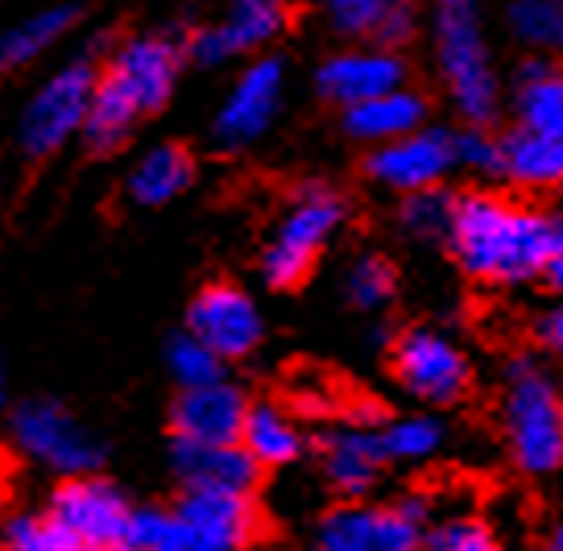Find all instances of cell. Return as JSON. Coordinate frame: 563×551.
I'll use <instances>...</instances> for the list:
<instances>
[{
  "label": "cell",
  "mask_w": 563,
  "mask_h": 551,
  "mask_svg": "<svg viewBox=\"0 0 563 551\" xmlns=\"http://www.w3.org/2000/svg\"><path fill=\"white\" fill-rule=\"evenodd\" d=\"M539 340H543L551 353L563 356V302L560 307H551L543 320H539Z\"/></svg>",
  "instance_id": "74e56055"
},
{
  "label": "cell",
  "mask_w": 563,
  "mask_h": 551,
  "mask_svg": "<svg viewBox=\"0 0 563 551\" xmlns=\"http://www.w3.org/2000/svg\"><path fill=\"white\" fill-rule=\"evenodd\" d=\"M518 112H522V129L563 142V71H555L547 58H534L522 67Z\"/></svg>",
  "instance_id": "44dd1931"
},
{
  "label": "cell",
  "mask_w": 563,
  "mask_h": 551,
  "mask_svg": "<svg viewBox=\"0 0 563 551\" xmlns=\"http://www.w3.org/2000/svg\"><path fill=\"white\" fill-rule=\"evenodd\" d=\"M422 121H427V100H422L419 91H394V96H382V100H369V104H356L344 112V129H349L356 142H377L382 145H394L410 137V133H419Z\"/></svg>",
  "instance_id": "d6986e66"
},
{
  "label": "cell",
  "mask_w": 563,
  "mask_h": 551,
  "mask_svg": "<svg viewBox=\"0 0 563 551\" xmlns=\"http://www.w3.org/2000/svg\"><path fill=\"white\" fill-rule=\"evenodd\" d=\"M419 551H497L493 548L489 531L473 522V518H452L435 527L431 535H422V548Z\"/></svg>",
  "instance_id": "836d02e7"
},
{
  "label": "cell",
  "mask_w": 563,
  "mask_h": 551,
  "mask_svg": "<svg viewBox=\"0 0 563 551\" xmlns=\"http://www.w3.org/2000/svg\"><path fill=\"white\" fill-rule=\"evenodd\" d=\"M286 25H290L286 4H274V0H241V4H232L229 18L220 21L216 30L224 37L229 54H241V51H262L265 42H274Z\"/></svg>",
  "instance_id": "484cf974"
},
{
  "label": "cell",
  "mask_w": 563,
  "mask_h": 551,
  "mask_svg": "<svg viewBox=\"0 0 563 551\" xmlns=\"http://www.w3.org/2000/svg\"><path fill=\"white\" fill-rule=\"evenodd\" d=\"M249 419L245 394L229 386V382H211L199 390L178 394L175 410H170V427H175V444H199V448H232L241 444Z\"/></svg>",
  "instance_id": "4fadbf2b"
},
{
  "label": "cell",
  "mask_w": 563,
  "mask_h": 551,
  "mask_svg": "<svg viewBox=\"0 0 563 551\" xmlns=\"http://www.w3.org/2000/svg\"><path fill=\"white\" fill-rule=\"evenodd\" d=\"M344 220V203L332 187L323 183H302L295 191L290 212L282 216V224L274 229V241L262 253V274L274 290H290L302 286L307 274L316 269V257L323 250V241L335 232V224Z\"/></svg>",
  "instance_id": "277c9868"
},
{
  "label": "cell",
  "mask_w": 563,
  "mask_h": 551,
  "mask_svg": "<svg viewBox=\"0 0 563 551\" xmlns=\"http://www.w3.org/2000/svg\"><path fill=\"white\" fill-rule=\"evenodd\" d=\"M435 54L443 84L473 129H485L497 117V79L485 51V30L473 4L448 0L435 13Z\"/></svg>",
  "instance_id": "7a4b0ae2"
},
{
  "label": "cell",
  "mask_w": 563,
  "mask_h": 551,
  "mask_svg": "<svg viewBox=\"0 0 563 551\" xmlns=\"http://www.w3.org/2000/svg\"><path fill=\"white\" fill-rule=\"evenodd\" d=\"M100 88V67L96 58H75L63 71H54L37 96L21 112L18 142L30 158H51L58 145L67 142L70 133H84L88 108Z\"/></svg>",
  "instance_id": "5b68a950"
},
{
  "label": "cell",
  "mask_w": 563,
  "mask_h": 551,
  "mask_svg": "<svg viewBox=\"0 0 563 551\" xmlns=\"http://www.w3.org/2000/svg\"><path fill=\"white\" fill-rule=\"evenodd\" d=\"M241 448H245L249 456L265 469H274V464H290L295 456L302 452V436L295 419L278 407H249V419H245V436H241Z\"/></svg>",
  "instance_id": "cb8c5ba5"
},
{
  "label": "cell",
  "mask_w": 563,
  "mask_h": 551,
  "mask_svg": "<svg viewBox=\"0 0 563 551\" xmlns=\"http://www.w3.org/2000/svg\"><path fill=\"white\" fill-rule=\"evenodd\" d=\"M175 469L191 494H241V498H249L257 489V477H262V464L253 461L241 444H175Z\"/></svg>",
  "instance_id": "e0dca14e"
},
{
  "label": "cell",
  "mask_w": 563,
  "mask_h": 551,
  "mask_svg": "<svg viewBox=\"0 0 563 551\" xmlns=\"http://www.w3.org/2000/svg\"><path fill=\"white\" fill-rule=\"evenodd\" d=\"M456 162L473 166L481 175H501V142H493L485 129L456 133Z\"/></svg>",
  "instance_id": "e575fe53"
},
{
  "label": "cell",
  "mask_w": 563,
  "mask_h": 551,
  "mask_svg": "<svg viewBox=\"0 0 563 551\" xmlns=\"http://www.w3.org/2000/svg\"><path fill=\"white\" fill-rule=\"evenodd\" d=\"M547 283H551L563 295V253L555 257V262H551V266H547Z\"/></svg>",
  "instance_id": "f35d334b"
},
{
  "label": "cell",
  "mask_w": 563,
  "mask_h": 551,
  "mask_svg": "<svg viewBox=\"0 0 563 551\" xmlns=\"http://www.w3.org/2000/svg\"><path fill=\"white\" fill-rule=\"evenodd\" d=\"M137 121V108L129 104L121 91L104 79V71H100V88H96V100H91L88 121H84V142H88L91 154H117L129 142V133H133Z\"/></svg>",
  "instance_id": "d4e9b609"
},
{
  "label": "cell",
  "mask_w": 563,
  "mask_h": 551,
  "mask_svg": "<svg viewBox=\"0 0 563 551\" xmlns=\"http://www.w3.org/2000/svg\"><path fill=\"white\" fill-rule=\"evenodd\" d=\"M419 30V21L415 13L406 9V4H389V18L382 25V34H377V51H394V46H406L410 37Z\"/></svg>",
  "instance_id": "8d00e7d4"
},
{
  "label": "cell",
  "mask_w": 563,
  "mask_h": 551,
  "mask_svg": "<svg viewBox=\"0 0 563 551\" xmlns=\"http://www.w3.org/2000/svg\"><path fill=\"white\" fill-rule=\"evenodd\" d=\"M386 18L389 4H382V0H335V4H328V21H332L335 34L344 37H369V42H377Z\"/></svg>",
  "instance_id": "d6a6232c"
},
{
  "label": "cell",
  "mask_w": 563,
  "mask_h": 551,
  "mask_svg": "<svg viewBox=\"0 0 563 551\" xmlns=\"http://www.w3.org/2000/svg\"><path fill=\"white\" fill-rule=\"evenodd\" d=\"M187 332L220 361H236L257 349L262 316H257V302L249 299L241 286L211 283L195 295L191 311H187Z\"/></svg>",
  "instance_id": "8fae6325"
},
{
  "label": "cell",
  "mask_w": 563,
  "mask_h": 551,
  "mask_svg": "<svg viewBox=\"0 0 563 551\" xmlns=\"http://www.w3.org/2000/svg\"><path fill=\"white\" fill-rule=\"evenodd\" d=\"M394 377L422 403H456L468 390V356L431 328H410L394 340Z\"/></svg>",
  "instance_id": "9c48e42d"
},
{
  "label": "cell",
  "mask_w": 563,
  "mask_h": 551,
  "mask_svg": "<svg viewBox=\"0 0 563 551\" xmlns=\"http://www.w3.org/2000/svg\"><path fill=\"white\" fill-rule=\"evenodd\" d=\"M13 436L30 456L51 464L54 473H67V481L91 477L104 464V448L96 444V436L51 398H30L25 407H18Z\"/></svg>",
  "instance_id": "52a82bcc"
},
{
  "label": "cell",
  "mask_w": 563,
  "mask_h": 551,
  "mask_svg": "<svg viewBox=\"0 0 563 551\" xmlns=\"http://www.w3.org/2000/svg\"><path fill=\"white\" fill-rule=\"evenodd\" d=\"M382 464L386 456L377 444V431L349 427V431H335L323 440V477L344 498H365V489L377 485Z\"/></svg>",
  "instance_id": "ac0fdd59"
},
{
  "label": "cell",
  "mask_w": 563,
  "mask_h": 551,
  "mask_svg": "<svg viewBox=\"0 0 563 551\" xmlns=\"http://www.w3.org/2000/svg\"><path fill=\"white\" fill-rule=\"evenodd\" d=\"M0 407H4V370H0Z\"/></svg>",
  "instance_id": "60d3db41"
},
{
  "label": "cell",
  "mask_w": 563,
  "mask_h": 551,
  "mask_svg": "<svg viewBox=\"0 0 563 551\" xmlns=\"http://www.w3.org/2000/svg\"><path fill=\"white\" fill-rule=\"evenodd\" d=\"M394 266L386 257H361L352 262L349 278H344V290H349L352 307H365V311H377L394 299Z\"/></svg>",
  "instance_id": "1f68e13d"
},
{
  "label": "cell",
  "mask_w": 563,
  "mask_h": 551,
  "mask_svg": "<svg viewBox=\"0 0 563 551\" xmlns=\"http://www.w3.org/2000/svg\"><path fill=\"white\" fill-rule=\"evenodd\" d=\"M178 522L203 539L216 551H249V543L262 535V510L253 498L241 494H183L178 502Z\"/></svg>",
  "instance_id": "2e32d148"
},
{
  "label": "cell",
  "mask_w": 563,
  "mask_h": 551,
  "mask_svg": "<svg viewBox=\"0 0 563 551\" xmlns=\"http://www.w3.org/2000/svg\"><path fill=\"white\" fill-rule=\"evenodd\" d=\"M452 162H456V133H448V129H419V133H410L402 142L373 150L365 170L382 187H389V191L419 196V191H435V183L452 170Z\"/></svg>",
  "instance_id": "7c38bea8"
},
{
  "label": "cell",
  "mask_w": 563,
  "mask_h": 551,
  "mask_svg": "<svg viewBox=\"0 0 563 551\" xmlns=\"http://www.w3.org/2000/svg\"><path fill=\"white\" fill-rule=\"evenodd\" d=\"M166 361H170V374L183 382V390H199V386L220 382V356L211 353V349H203L191 332H183V337L170 340Z\"/></svg>",
  "instance_id": "4dcf8cb0"
},
{
  "label": "cell",
  "mask_w": 563,
  "mask_h": 551,
  "mask_svg": "<svg viewBox=\"0 0 563 551\" xmlns=\"http://www.w3.org/2000/svg\"><path fill=\"white\" fill-rule=\"evenodd\" d=\"M452 216H456V199L443 196L440 187H435V191L406 196L398 220H402V229L410 232V236L431 241V236H448V229H452Z\"/></svg>",
  "instance_id": "f546056e"
},
{
  "label": "cell",
  "mask_w": 563,
  "mask_h": 551,
  "mask_svg": "<svg viewBox=\"0 0 563 551\" xmlns=\"http://www.w3.org/2000/svg\"><path fill=\"white\" fill-rule=\"evenodd\" d=\"M506 436L527 473H555L563 464V394L522 356L510 365L506 386Z\"/></svg>",
  "instance_id": "3957f363"
},
{
  "label": "cell",
  "mask_w": 563,
  "mask_h": 551,
  "mask_svg": "<svg viewBox=\"0 0 563 551\" xmlns=\"http://www.w3.org/2000/svg\"><path fill=\"white\" fill-rule=\"evenodd\" d=\"M282 75H286L282 58H269V54L257 58L253 67H245V75L236 79V88L229 91V100H224L220 117H216V137H220V145L241 150L253 137H262L265 125L278 112Z\"/></svg>",
  "instance_id": "9a60e30c"
},
{
  "label": "cell",
  "mask_w": 563,
  "mask_h": 551,
  "mask_svg": "<svg viewBox=\"0 0 563 551\" xmlns=\"http://www.w3.org/2000/svg\"><path fill=\"white\" fill-rule=\"evenodd\" d=\"M51 518L70 535H79L84 543L100 551L121 548L133 506L121 489L104 477H70L51 494Z\"/></svg>",
  "instance_id": "30bf717a"
},
{
  "label": "cell",
  "mask_w": 563,
  "mask_h": 551,
  "mask_svg": "<svg viewBox=\"0 0 563 551\" xmlns=\"http://www.w3.org/2000/svg\"><path fill=\"white\" fill-rule=\"evenodd\" d=\"M547 551H563V518L555 522V531H551V539H547Z\"/></svg>",
  "instance_id": "ab89813d"
},
{
  "label": "cell",
  "mask_w": 563,
  "mask_h": 551,
  "mask_svg": "<svg viewBox=\"0 0 563 551\" xmlns=\"http://www.w3.org/2000/svg\"><path fill=\"white\" fill-rule=\"evenodd\" d=\"M195 178V158L183 150V145H158L150 150L145 158L133 166L129 175V196L141 208H158V203H170L175 196H183Z\"/></svg>",
  "instance_id": "ffe728a7"
},
{
  "label": "cell",
  "mask_w": 563,
  "mask_h": 551,
  "mask_svg": "<svg viewBox=\"0 0 563 551\" xmlns=\"http://www.w3.org/2000/svg\"><path fill=\"white\" fill-rule=\"evenodd\" d=\"M448 245L464 274L481 283H522L530 274H547L563 253V216L476 191L456 199Z\"/></svg>",
  "instance_id": "6da1fadb"
},
{
  "label": "cell",
  "mask_w": 563,
  "mask_h": 551,
  "mask_svg": "<svg viewBox=\"0 0 563 551\" xmlns=\"http://www.w3.org/2000/svg\"><path fill=\"white\" fill-rule=\"evenodd\" d=\"M9 551H100L84 543L79 535H70L67 527H58L51 515H21L9 522L4 531Z\"/></svg>",
  "instance_id": "f1b7e54d"
},
{
  "label": "cell",
  "mask_w": 563,
  "mask_h": 551,
  "mask_svg": "<svg viewBox=\"0 0 563 551\" xmlns=\"http://www.w3.org/2000/svg\"><path fill=\"white\" fill-rule=\"evenodd\" d=\"M501 175H510L522 187H551L563 183V142L539 137L530 129H518L501 142Z\"/></svg>",
  "instance_id": "603a6c76"
},
{
  "label": "cell",
  "mask_w": 563,
  "mask_h": 551,
  "mask_svg": "<svg viewBox=\"0 0 563 551\" xmlns=\"http://www.w3.org/2000/svg\"><path fill=\"white\" fill-rule=\"evenodd\" d=\"M443 440V427L435 419H422V415H410V419H394L377 431V444H382V456L386 461H422L431 456Z\"/></svg>",
  "instance_id": "4316f807"
},
{
  "label": "cell",
  "mask_w": 563,
  "mask_h": 551,
  "mask_svg": "<svg viewBox=\"0 0 563 551\" xmlns=\"http://www.w3.org/2000/svg\"><path fill=\"white\" fill-rule=\"evenodd\" d=\"M406 75H410V67L394 51H377V46L373 51H344L319 67V96L349 112L356 104L402 91Z\"/></svg>",
  "instance_id": "5bb4252c"
},
{
  "label": "cell",
  "mask_w": 563,
  "mask_h": 551,
  "mask_svg": "<svg viewBox=\"0 0 563 551\" xmlns=\"http://www.w3.org/2000/svg\"><path fill=\"white\" fill-rule=\"evenodd\" d=\"M183 54H187V37L178 34L129 37L108 58L104 79L121 91L129 104L137 108L141 117H150V112H158L170 100Z\"/></svg>",
  "instance_id": "ba28073f"
},
{
  "label": "cell",
  "mask_w": 563,
  "mask_h": 551,
  "mask_svg": "<svg viewBox=\"0 0 563 551\" xmlns=\"http://www.w3.org/2000/svg\"><path fill=\"white\" fill-rule=\"evenodd\" d=\"M506 21L518 34V42H527L534 51H563V4L522 0V4H510Z\"/></svg>",
  "instance_id": "83f0119b"
},
{
  "label": "cell",
  "mask_w": 563,
  "mask_h": 551,
  "mask_svg": "<svg viewBox=\"0 0 563 551\" xmlns=\"http://www.w3.org/2000/svg\"><path fill=\"white\" fill-rule=\"evenodd\" d=\"M75 21H79V9L75 4H58V9H46V13H34V18L0 30V75L18 71L21 63H30L42 51H51Z\"/></svg>",
  "instance_id": "7402d4cb"
},
{
  "label": "cell",
  "mask_w": 563,
  "mask_h": 551,
  "mask_svg": "<svg viewBox=\"0 0 563 551\" xmlns=\"http://www.w3.org/2000/svg\"><path fill=\"white\" fill-rule=\"evenodd\" d=\"M419 498L389 502V506H335L319 522L316 551H419L422 548Z\"/></svg>",
  "instance_id": "8992f818"
},
{
  "label": "cell",
  "mask_w": 563,
  "mask_h": 551,
  "mask_svg": "<svg viewBox=\"0 0 563 551\" xmlns=\"http://www.w3.org/2000/svg\"><path fill=\"white\" fill-rule=\"evenodd\" d=\"M187 54H191L199 67H220V63H229L232 58L216 25H211V30H195V34L187 37Z\"/></svg>",
  "instance_id": "d590c367"
}]
</instances>
